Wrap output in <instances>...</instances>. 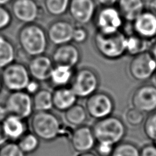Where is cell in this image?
<instances>
[{"mask_svg":"<svg viewBox=\"0 0 156 156\" xmlns=\"http://www.w3.org/2000/svg\"><path fill=\"white\" fill-rule=\"evenodd\" d=\"M17 41L20 50L30 58L45 54L50 43L46 30L38 23L23 24L17 31Z\"/></svg>","mask_w":156,"mask_h":156,"instance_id":"cell-1","label":"cell"},{"mask_svg":"<svg viewBox=\"0 0 156 156\" xmlns=\"http://www.w3.org/2000/svg\"><path fill=\"white\" fill-rule=\"evenodd\" d=\"M127 37L122 31L110 34L96 32L93 37V45L103 58L117 60L127 54Z\"/></svg>","mask_w":156,"mask_h":156,"instance_id":"cell-2","label":"cell"},{"mask_svg":"<svg viewBox=\"0 0 156 156\" xmlns=\"http://www.w3.org/2000/svg\"><path fill=\"white\" fill-rule=\"evenodd\" d=\"M91 128L96 142H107L114 146L122 142L127 132L125 122L113 115L96 120Z\"/></svg>","mask_w":156,"mask_h":156,"instance_id":"cell-3","label":"cell"},{"mask_svg":"<svg viewBox=\"0 0 156 156\" xmlns=\"http://www.w3.org/2000/svg\"><path fill=\"white\" fill-rule=\"evenodd\" d=\"M63 125L58 118L50 112H36L30 122L32 132L45 142L60 138Z\"/></svg>","mask_w":156,"mask_h":156,"instance_id":"cell-4","label":"cell"},{"mask_svg":"<svg viewBox=\"0 0 156 156\" xmlns=\"http://www.w3.org/2000/svg\"><path fill=\"white\" fill-rule=\"evenodd\" d=\"M99 86L100 77L93 68L83 66L76 69L70 87L78 98L86 99L97 91Z\"/></svg>","mask_w":156,"mask_h":156,"instance_id":"cell-5","label":"cell"},{"mask_svg":"<svg viewBox=\"0 0 156 156\" xmlns=\"http://www.w3.org/2000/svg\"><path fill=\"white\" fill-rule=\"evenodd\" d=\"M96 31L104 34L121 31L125 20L118 7L101 6L96 10L93 20Z\"/></svg>","mask_w":156,"mask_h":156,"instance_id":"cell-6","label":"cell"},{"mask_svg":"<svg viewBox=\"0 0 156 156\" xmlns=\"http://www.w3.org/2000/svg\"><path fill=\"white\" fill-rule=\"evenodd\" d=\"M1 76L4 87L10 92L25 91L31 79L28 66L17 61L2 69Z\"/></svg>","mask_w":156,"mask_h":156,"instance_id":"cell-7","label":"cell"},{"mask_svg":"<svg viewBox=\"0 0 156 156\" xmlns=\"http://www.w3.org/2000/svg\"><path fill=\"white\" fill-rule=\"evenodd\" d=\"M156 72V61L149 50L132 56L127 66V73L138 82H146Z\"/></svg>","mask_w":156,"mask_h":156,"instance_id":"cell-8","label":"cell"},{"mask_svg":"<svg viewBox=\"0 0 156 156\" xmlns=\"http://www.w3.org/2000/svg\"><path fill=\"white\" fill-rule=\"evenodd\" d=\"M84 106L88 116L96 121L112 115L115 109L112 96L102 91H96L86 98Z\"/></svg>","mask_w":156,"mask_h":156,"instance_id":"cell-9","label":"cell"},{"mask_svg":"<svg viewBox=\"0 0 156 156\" xmlns=\"http://www.w3.org/2000/svg\"><path fill=\"white\" fill-rule=\"evenodd\" d=\"M10 12L13 18L23 24L37 23L45 12L37 0H12Z\"/></svg>","mask_w":156,"mask_h":156,"instance_id":"cell-10","label":"cell"},{"mask_svg":"<svg viewBox=\"0 0 156 156\" xmlns=\"http://www.w3.org/2000/svg\"><path fill=\"white\" fill-rule=\"evenodd\" d=\"M9 115L26 120L33 114V96L25 91L10 92L5 101Z\"/></svg>","mask_w":156,"mask_h":156,"instance_id":"cell-11","label":"cell"},{"mask_svg":"<svg viewBox=\"0 0 156 156\" xmlns=\"http://www.w3.org/2000/svg\"><path fill=\"white\" fill-rule=\"evenodd\" d=\"M130 103L145 114L156 112V85L147 83L139 86L131 94Z\"/></svg>","mask_w":156,"mask_h":156,"instance_id":"cell-12","label":"cell"},{"mask_svg":"<svg viewBox=\"0 0 156 156\" xmlns=\"http://www.w3.org/2000/svg\"><path fill=\"white\" fill-rule=\"evenodd\" d=\"M75 26L73 21L66 19L52 21L46 30L49 42L56 46L72 43Z\"/></svg>","mask_w":156,"mask_h":156,"instance_id":"cell-13","label":"cell"},{"mask_svg":"<svg viewBox=\"0 0 156 156\" xmlns=\"http://www.w3.org/2000/svg\"><path fill=\"white\" fill-rule=\"evenodd\" d=\"M96 10L95 0H71L68 12L74 23L85 26L93 21Z\"/></svg>","mask_w":156,"mask_h":156,"instance_id":"cell-14","label":"cell"},{"mask_svg":"<svg viewBox=\"0 0 156 156\" xmlns=\"http://www.w3.org/2000/svg\"><path fill=\"white\" fill-rule=\"evenodd\" d=\"M55 65L65 66L76 68L82 59L79 47L74 43L56 46L51 55Z\"/></svg>","mask_w":156,"mask_h":156,"instance_id":"cell-15","label":"cell"},{"mask_svg":"<svg viewBox=\"0 0 156 156\" xmlns=\"http://www.w3.org/2000/svg\"><path fill=\"white\" fill-rule=\"evenodd\" d=\"M27 66L31 79L41 83L48 82L55 63L51 56L44 54L32 57Z\"/></svg>","mask_w":156,"mask_h":156,"instance_id":"cell-16","label":"cell"},{"mask_svg":"<svg viewBox=\"0 0 156 156\" xmlns=\"http://www.w3.org/2000/svg\"><path fill=\"white\" fill-rule=\"evenodd\" d=\"M69 141L72 149L76 153L90 152L96 144L92 128L85 125L74 129Z\"/></svg>","mask_w":156,"mask_h":156,"instance_id":"cell-17","label":"cell"},{"mask_svg":"<svg viewBox=\"0 0 156 156\" xmlns=\"http://www.w3.org/2000/svg\"><path fill=\"white\" fill-rule=\"evenodd\" d=\"M133 34L151 41L156 39V15L144 10L132 22Z\"/></svg>","mask_w":156,"mask_h":156,"instance_id":"cell-18","label":"cell"},{"mask_svg":"<svg viewBox=\"0 0 156 156\" xmlns=\"http://www.w3.org/2000/svg\"><path fill=\"white\" fill-rule=\"evenodd\" d=\"M2 125L8 140L10 142L18 141L28 131L26 120L15 115H9Z\"/></svg>","mask_w":156,"mask_h":156,"instance_id":"cell-19","label":"cell"},{"mask_svg":"<svg viewBox=\"0 0 156 156\" xmlns=\"http://www.w3.org/2000/svg\"><path fill=\"white\" fill-rule=\"evenodd\" d=\"M78 98L70 86L55 89L52 91L53 108L65 112L77 103Z\"/></svg>","mask_w":156,"mask_h":156,"instance_id":"cell-20","label":"cell"},{"mask_svg":"<svg viewBox=\"0 0 156 156\" xmlns=\"http://www.w3.org/2000/svg\"><path fill=\"white\" fill-rule=\"evenodd\" d=\"M76 69L65 66L55 65L48 82V84L54 89L69 87Z\"/></svg>","mask_w":156,"mask_h":156,"instance_id":"cell-21","label":"cell"},{"mask_svg":"<svg viewBox=\"0 0 156 156\" xmlns=\"http://www.w3.org/2000/svg\"><path fill=\"white\" fill-rule=\"evenodd\" d=\"M117 4L125 21L131 23L145 10L144 0H118Z\"/></svg>","mask_w":156,"mask_h":156,"instance_id":"cell-22","label":"cell"},{"mask_svg":"<svg viewBox=\"0 0 156 156\" xmlns=\"http://www.w3.org/2000/svg\"><path fill=\"white\" fill-rule=\"evenodd\" d=\"M17 50L13 41L9 37L0 34V69L16 61Z\"/></svg>","mask_w":156,"mask_h":156,"instance_id":"cell-23","label":"cell"},{"mask_svg":"<svg viewBox=\"0 0 156 156\" xmlns=\"http://www.w3.org/2000/svg\"><path fill=\"white\" fill-rule=\"evenodd\" d=\"M88 117L85 106L79 103L75 104L64 112L66 124L74 129L84 125Z\"/></svg>","mask_w":156,"mask_h":156,"instance_id":"cell-24","label":"cell"},{"mask_svg":"<svg viewBox=\"0 0 156 156\" xmlns=\"http://www.w3.org/2000/svg\"><path fill=\"white\" fill-rule=\"evenodd\" d=\"M33 103L35 112H50L53 108L52 91L41 88L33 96Z\"/></svg>","mask_w":156,"mask_h":156,"instance_id":"cell-25","label":"cell"},{"mask_svg":"<svg viewBox=\"0 0 156 156\" xmlns=\"http://www.w3.org/2000/svg\"><path fill=\"white\" fill-rule=\"evenodd\" d=\"M71 0H43L45 12L54 17H60L68 12Z\"/></svg>","mask_w":156,"mask_h":156,"instance_id":"cell-26","label":"cell"},{"mask_svg":"<svg viewBox=\"0 0 156 156\" xmlns=\"http://www.w3.org/2000/svg\"><path fill=\"white\" fill-rule=\"evenodd\" d=\"M151 45L149 41L133 33L127 37V54L132 56L138 55L149 51Z\"/></svg>","mask_w":156,"mask_h":156,"instance_id":"cell-27","label":"cell"},{"mask_svg":"<svg viewBox=\"0 0 156 156\" xmlns=\"http://www.w3.org/2000/svg\"><path fill=\"white\" fill-rule=\"evenodd\" d=\"M39 140L38 137L33 132H27L17 141V144L26 155H28L37 150L39 147Z\"/></svg>","mask_w":156,"mask_h":156,"instance_id":"cell-28","label":"cell"},{"mask_svg":"<svg viewBox=\"0 0 156 156\" xmlns=\"http://www.w3.org/2000/svg\"><path fill=\"white\" fill-rule=\"evenodd\" d=\"M112 156H140V149L133 142L122 141L115 145Z\"/></svg>","mask_w":156,"mask_h":156,"instance_id":"cell-29","label":"cell"},{"mask_svg":"<svg viewBox=\"0 0 156 156\" xmlns=\"http://www.w3.org/2000/svg\"><path fill=\"white\" fill-rule=\"evenodd\" d=\"M146 119L145 114L133 107H130L125 114V120L128 126L130 127L137 128L143 125L144 120Z\"/></svg>","mask_w":156,"mask_h":156,"instance_id":"cell-30","label":"cell"},{"mask_svg":"<svg viewBox=\"0 0 156 156\" xmlns=\"http://www.w3.org/2000/svg\"><path fill=\"white\" fill-rule=\"evenodd\" d=\"M142 128L145 136L156 146V112L149 114Z\"/></svg>","mask_w":156,"mask_h":156,"instance_id":"cell-31","label":"cell"},{"mask_svg":"<svg viewBox=\"0 0 156 156\" xmlns=\"http://www.w3.org/2000/svg\"><path fill=\"white\" fill-rule=\"evenodd\" d=\"M0 156H26L17 143L15 142H7L0 147Z\"/></svg>","mask_w":156,"mask_h":156,"instance_id":"cell-32","label":"cell"},{"mask_svg":"<svg viewBox=\"0 0 156 156\" xmlns=\"http://www.w3.org/2000/svg\"><path fill=\"white\" fill-rule=\"evenodd\" d=\"M89 38V32L83 26L76 25L72 36V43L76 45L84 44Z\"/></svg>","mask_w":156,"mask_h":156,"instance_id":"cell-33","label":"cell"},{"mask_svg":"<svg viewBox=\"0 0 156 156\" xmlns=\"http://www.w3.org/2000/svg\"><path fill=\"white\" fill-rule=\"evenodd\" d=\"M13 17L9 9L6 6H0V31L9 28L12 23Z\"/></svg>","mask_w":156,"mask_h":156,"instance_id":"cell-34","label":"cell"},{"mask_svg":"<svg viewBox=\"0 0 156 156\" xmlns=\"http://www.w3.org/2000/svg\"><path fill=\"white\" fill-rule=\"evenodd\" d=\"M114 147V145L107 142H96L94 149L97 156H112Z\"/></svg>","mask_w":156,"mask_h":156,"instance_id":"cell-35","label":"cell"},{"mask_svg":"<svg viewBox=\"0 0 156 156\" xmlns=\"http://www.w3.org/2000/svg\"><path fill=\"white\" fill-rule=\"evenodd\" d=\"M41 89V83L37 81L36 80L31 79L28 84L26 86L25 91H26L28 94L33 96L36 93L38 92Z\"/></svg>","mask_w":156,"mask_h":156,"instance_id":"cell-36","label":"cell"},{"mask_svg":"<svg viewBox=\"0 0 156 156\" xmlns=\"http://www.w3.org/2000/svg\"><path fill=\"white\" fill-rule=\"evenodd\" d=\"M140 156H156V146L151 143L144 144L140 149Z\"/></svg>","mask_w":156,"mask_h":156,"instance_id":"cell-37","label":"cell"},{"mask_svg":"<svg viewBox=\"0 0 156 156\" xmlns=\"http://www.w3.org/2000/svg\"><path fill=\"white\" fill-rule=\"evenodd\" d=\"M9 115V113L8 112L5 105L0 103V124L3 122Z\"/></svg>","mask_w":156,"mask_h":156,"instance_id":"cell-38","label":"cell"},{"mask_svg":"<svg viewBox=\"0 0 156 156\" xmlns=\"http://www.w3.org/2000/svg\"><path fill=\"white\" fill-rule=\"evenodd\" d=\"M101 6H114L118 3V0H95Z\"/></svg>","mask_w":156,"mask_h":156,"instance_id":"cell-39","label":"cell"},{"mask_svg":"<svg viewBox=\"0 0 156 156\" xmlns=\"http://www.w3.org/2000/svg\"><path fill=\"white\" fill-rule=\"evenodd\" d=\"M7 142H9V140H8L4 132L2 124H0V147L6 144Z\"/></svg>","mask_w":156,"mask_h":156,"instance_id":"cell-40","label":"cell"},{"mask_svg":"<svg viewBox=\"0 0 156 156\" xmlns=\"http://www.w3.org/2000/svg\"><path fill=\"white\" fill-rule=\"evenodd\" d=\"M147 10L156 15V0H150Z\"/></svg>","mask_w":156,"mask_h":156,"instance_id":"cell-41","label":"cell"},{"mask_svg":"<svg viewBox=\"0 0 156 156\" xmlns=\"http://www.w3.org/2000/svg\"><path fill=\"white\" fill-rule=\"evenodd\" d=\"M149 52L151 54L153 57L154 58V59L156 61V39L154 40V42L151 45Z\"/></svg>","mask_w":156,"mask_h":156,"instance_id":"cell-42","label":"cell"},{"mask_svg":"<svg viewBox=\"0 0 156 156\" xmlns=\"http://www.w3.org/2000/svg\"><path fill=\"white\" fill-rule=\"evenodd\" d=\"M75 156H97L95 153L92 152H86V153H76Z\"/></svg>","mask_w":156,"mask_h":156,"instance_id":"cell-43","label":"cell"},{"mask_svg":"<svg viewBox=\"0 0 156 156\" xmlns=\"http://www.w3.org/2000/svg\"><path fill=\"white\" fill-rule=\"evenodd\" d=\"M12 2V0H0V6H6V5L9 4Z\"/></svg>","mask_w":156,"mask_h":156,"instance_id":"cell-44","label":"cell"},{"mask_svg":"<svg viewBox=\"0 0 156 156\" xmlns=\"http://www.w3.org/2000/svg\"><path fill=\"white\" fill-rule=\"evenodd\" d=\"M3 83H2V76H1V74H0V93L2 90V88H3Z\"/></svg>","mask_w":156,"mask_h":156,"instance_id":"cell-45","label":"cell"},{"mask_svg":"<svg viewBox=\"0 0 156 156\" xmlns=\"http://www.w3.org/2000/svg\"><path fill=\"white\" fill-rule=\"evenodd\" d=\"M153 79H154V81H155V83L156 84V72H155V74L153 75Z\"/></svg>","mask_w":156,"mask_h":156,"instance_id":"cell-46","label":"cell"}]
</instances>
